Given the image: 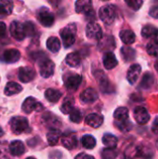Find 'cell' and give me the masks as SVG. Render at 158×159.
<instances>
[{
	"mask_svg": "<svg viewBox=\"0 0 158 159\" xmlns=\"http://www.w3.org/2000/svg\"><path fill=\"white\" fill-rule=\"evenodd\" d=\"M9 126H10L11 131L16 135L25 132L29 129L28 120L22 116H16V117L11 118L9 122Z\"/></svg>",
	"mask_w": 158,
	"mask_h": 159,
	"instance_id": "obj_2",
	"label": "cell"
},
{
	"mask_svg": "<svg viewBox=\"0 0 158 159\" xmlns=\"http://www.w3.org/2000/svg\"><path fill=\"white\" fill-rule=\"evenodd\" d=\"M155 83V77L153 76V75L151 73H145L142 82H141V88L144 89H150Z\"/></svg>",
	"mask_w": 158,
	"mask_h": 159,
	"instance_id": "obj_30",
	"label": "cell"
},
{
	"mask_svg": "<svg viewBox=\"0 0 158 159\" xmlns=\"http://www.w3.org/2000/svg\"><path fill=\"white\" fill-rule=\"evenodd\" d=\"M149 14H150L151 17H153V18L158 20V5L154 6V7H151L150 11H149Z\"/></svg>",
	"mask_w": 158,
	"mask_h": 159,
	"instance_id": "obj_42",
	"label": "cell"
},
{
	"mask_svg": "<svg viewBox=\"0 0 158 159\" xmlns=\"http://www.w3.org/2000/svg\"><path fill=\"white\" fill-rule=\"evenodd\" d=\"M13 10V3L8 0L0 1V18H5L10 15Z\"/></svg>",
	"mask_w": 158,
	"mask_h": 159,
	"instance_id": "obj_23",
	"label": "cell"
},
{
	"mask_svg": "<svg viewBox=\"0 0 158 159\" xmlns=\"http://www.w3.org/2000/svg\"><path fill=\"white\" fill-rule=\"evenodd\" d=\"M45 96H46V99L49 102H57L61 97V92L57 90V89H48L46 90L45 92Z\"/></svg>",
	"mask_w": 158,
	"mask_h": 159,
	"instance_id": "obj_28",
	"label": "cell"
},
{
	"mask_svg": "<svg viewBox=\"0 0 158 159\" xmlns=\"http://www.w3.org/2000/svg\"><path fill=\"white\" fill-rule=\"evenodd\" d=\"M61 37L62 40V44L65 48L71 47L74 41H75V35H76V26L74 24H70L66 27H64L61 32Z\"/></svg>",
	"mask_w": 158,
	"mask_h": 159,
	"instance_id": "obj_1",
	"label": "cell"
},
{
	"mask_svg": "<svg viewBox=\"0 0 158 159\" xmlns=\"http://www.w3.org/2000/svg\"><path fill=\"white\" fill-rule=\"evenodd\" d=\"M117 157V151L115 148H106L102 153V159H115Z\"/></svg>",
	"mask_w": 158,
	"mask_h": 159,
	"instance_id": "obj_37",
	"label": "cell"
},
{
	"mask_svg": "<svg viewBox=\"0 0 158 159\" xmlns=\"http://www.w3.org/2000/svg\"><path fill=\"white\" fill-rule=\"evenodd\" d=\"M155 66H156V70L158 72V60L156 61V64H155Z\"/></svg>",
	"mask_w": 158,
	"mask_h": 159,
	"instance_id": "obj_46",
	"label": "cell"
},
{
	"mask_svg": "<svg viewBox=\"0 0 158 159\" xmlns=\"http://www.w3.org/2000/svg\"><path fill=\"white\" fill-rule=\"evenodd\" d=\"M121 55L126 61H133L135 59L136 52L130 47H123L121 48Z\"/></svg>",
	"mask_w": 158,
	"mask_h": 159,
	"instance_id": "obj_31",
	"label": "cell"
},
{
	"mask_svg": "<svg viewBox=\"0 0 158 159\" xmlns=\"http://www.w3.org/2000/svg\"><path fill=\"white\" fill-rule=\"evenodd\" d=\"M26 159H35V158H34V157H27Z\"/></svg>",
	"mask_w": 158,
	"mask_h": 159,
	"instance_id": "obj_48",
	"label": "cell"
},
{
	"mask_svg": "<svg viewBox=\"0 0 158 159\" xmlns=\"http://www.w3.org/2000/svg\"><path fill=\"white\" fill-rule=\"evenodd\" d=\"M81 61V57L77 52H72L66 57V63L71 67H76Z\"/></svg>",
	"mask_w": 158,
	"mask_h": 159,
	"instance_id": "obj_32",
	"label": "cell"
},
{
	"mask_svg": "<svg viewBox=\"0 0 158 159\" xmlns=\"http://www.w3.org/2000/svg\"><path fill=\"white\" fill-rule=\"evenodd\" d=\"M6 32H7V26H6L5 22L0 21V39L5 36Z\"/></svg>",
	"mask_w": 158,
	"mask_h": 159,
	"instance_id": "obj_43",
	"label": "cell"
},
{
	"mask_svg": "<svg viewBox=\"0 0 158 159\" xmlns=\"http://www.w3.org/2000/svg\"><path fill=\"white\" fill-rule=\"evenodd\" d=\"M147 52L151 56H157L158 55V39L154 38L151 40L147 45Z\"/></svg>",
	"mask_w": 158,
	"mask_h": 159,
	"instance_id": "obj_36",
	"label": "cell"
},
{
	"mask_svg": "<svg viewBox=\"0 0 158 159\" xmlns=\"http://www.w3.org/2000/svg\"><path fill=\"white\" fill-rule=\"evenodd\" d=\"M86 34L89 39L101 40L102 37V27L96 22H89L87 25Z\"/></svg>",
	"mask_w": 158,
	"mask_h": 159,
	"instance_id": "obj_6",
	"label": "cell"
},
{
	"mask_svg": "<svg viewBox=\"0 0 158 159\" xmlns=\"http://www.w3.org/2000/svg\"><path fill=\"white\" fill-rule=\"evenodd\" d=\"M9 152L12 156L15 157H20L23 155V153L25 152L23 143L20 141H13L9 144Z\"/></svg>",
	"mask_w": 158,
	"mask_h": 159,
	"instance_id": "obj_21",
	"label": "cell"
},
{
	"mask_svg": "<svg viewBox=\"0 0 158 159\" xmlns=\"http://www.w3.org/2000/svg\"><path fill=\"white\" fill-rule=\"evenodd\" d=\"M61 144L69 150H72L77 146L76 135L74 132H66L65 134H63L61 138Z\"/></svg>",
	"mask_w": 158,
	"mask_h": 159,
	"instance_id": "obj_12",
	"label": "cell"
},
{
	"mask_svg": "<svg viewBox=\"0 0 158 159\" xmlns=\"http://www.w3.org/2000/svg\"><path fill=\"white\" fill-rule=\"evenodd\" d=\"M117 63L118 61L116 60V57L113 52L108 51L103 55V65L106 69L111 70L115 68L117 65Z\"/></svg>",
	"mask_w": 158,
	"mask_h": 159,
	"instance_id": "obj_20",
	"label": "cell"
},
{
	"mask_svg": "<svg viewBox=\"0 0 158 159\" xmlns=\"http://www.w3.org/2000/svg\"><path fill=\"white\" fill-rule=\"evenodd\" d=\"M37 19L45 27H50L54 23V15L47 7H42L38 10Z\"/></svg>",
	"mask_w": 158,
	"mask_h": 159,
	"instance_id": "obj_4",
	"label": "cell"
},
{
	"mask_svg": "<svg viewBox=\"0 0 158 159\" xmlns=\"http://www.w3.org/2000/svg\"><path fill=\"white\" fill-rule=\"evenodd\" d=\"M156 146H157V148H158V140H157V142H156Z\"/></svg>",
	"mask_w": 158,
	"mask_h": 159,
	"instance_id": "obj_49",
	"label": "cell"
},
{
	"mask_svg": "<svg viewBox=\"0 0 158 159\" xmlns=\"http://www.w3.org/2000/svg\"><path fill=\"white\" fill-rule=\"evenodd\" d=\"M120 35V38L122 40V42L126 45H131L135 42L136 40V35L135 34L131 31V30H129V29H125V30H122L119 34Z\"/></svg>",
	"mask_w": 158,
	"mask_h": 159,
	"instance_id": "obj_22",
	"label": "cell"
},
{
	"mask_svg": "<svg viewBox=\"0 0 158 159\" xmlns=\"http://www.w3.org/2000/svg\"><path fill=\"white\" fill-rule=\"evenodd\" d=\"M20 58V53L16 48H9L7 49L3 54V59L6 62L8 63H14L18 61Z\"/></svg>",
	"mask_w": 158,
	"mask_h": 159,
	"instance_id": "obj_18",
	"label": "cell"
},
{
	"mask_svg": "<svg viewBox=\"0 0 158 159\" xmlns=\"http://www.w3.org/2000/svg\"><path fill=\"white\" fill-rule=\"evenodd\" d=\"M35 71L34 68L29 67V66H24L20 67L19 69V79L23 82V83H28L31 82L32 80L34 79L35 77Z\"/></svg>",
	"mask_w": 158,
	"mask_h": 159,
	"instance_id": "obj_9",
	"label": "cell"
},
{
	"mask_svg": "<svg viewBox=\"0 0 158 159\" xmlns=\"http://www.w3.org/2000/svg\"><path fill=\"white\" fill-rule=\"evenodd\" d=\"M54 67H55L54 62L48 59L41 61L39 64V72H40L41 76L44 78L50 77L54 73Z\"/></svg>",
	"mask_w": 158,
	"mask_h": 159,
	"instance_id": "obj_8",
	"label": "cell"
},
{
	"mask_svg": "<svg viewBox=\"0 0 158 159\" xmlns=\"http://www.w3.org/2000/svg\"><path fill=\"white\" fill-rule=\"evenodd\" d=\"M21 109L23 110V112H25L26 114H30L33 111H41L44 109L43 105L37 101L35 100L34 97H28L27 99H25V101L22 103Z\"/></svg>",
	"mask_w": 158,
	"mask_h": 159,
	"instance_id": "obj_5",
	"label": "cell"
},
{
	"mask_svg": "<svg viewBox=\"0 0 158 159\" xmlns=\"http://www.w3.org/2000/svg\"><path fill=\"white\" fill-rule=\"evenodd\" d=\"M100 19L107 25H110L114 22L116 16L115 7L113 5H105L100 8L99 11Z\"/></svg>",
	"mask_w": 158,
	"mask_h": 159,
	"instance_id": "obj_3",
	"label": "cell"
},
{
	"mask_svg": "<svg viewBox=\"0 0 158 159\" xmlns=\"http://www.w3.org/2000/svg\"><path fill=\"white\" fill-rule=\"evenodd\" d=\"M75 159H95L92 156H89L88 154H85V153H81V154H78Z\"/></svg>",
	"mask_w": 158,
	"mask_h": 159,
	"instance_id": "obj_44",
	"label": "cell"
},
{
	"mask_svg": "<svg viewBox=\"0 0 158 159\" xmlns=\"http://www.w3.org/2000/svg\"><path fill=\"white\" fill-rule=\"evenodd\" d=\"M126 3L129 7H130L134 10H139L143 4L142 0H129V1H126Z\"/></svg>",
	"mask_w": 158,
	"mask_h": 159,
	"instance_id": "obj_41",
	"label": "cell"
},
{
	"mask_svg": "<svg viewBox=\"0 0 158 159\" xmlns=\"http://www.w3.org/2000/svg\"><path fill=\"white\" fill-rule=\"evenodd\" d=\"M23 27H24V32H25L26 36H30L34 34L35 28H34V25L31 21H27L23 23Z\"/></svg>",
	"mask_w": 158,
	"mask_h": 159,
	"instance_id": "obj_40",
	"label": "cell"
},
{
	"mask_svg": "<svg viewBox=\"0 0 158 159\" xmlns=\"http://www.w3.org/2000/svg\"><path fill=\"white\" fill-rule=\"evenodd\" d=\"M152 130L154 133L156 134H158V117L154 121L153 123V126H152Z\"/></svg>",
	"mask_w": 158,
	"mask_h": 159,
	"instance_id": "obj_45",
	"label": "cell"
},
{
	"mask_svg": "<svg viewBox=\"0 0 158 159\" xmlns=\"http://www.w3.org/2000/svg\"><path fill=\"white\" fill-rule=\"evenodd\" d=\"M61 131L60 129H50L47 134V140L50 146H54L58 143L61 138Z\"/></svg>",
	"mask_w": 158,
	"mask_h": 159,
	"instance_id": "obj_26",
	"label": "cell"
},
{
	"mask_svg": "<svg viewBox=\"0 0 158 159\" xmlns=\"http://www.w3.org/2000/svg\"><path fill=\"white\" fill-rule=\"evenodd\" d=\"M115 125L117 126V128L121 130V131H129L132 128V124L127 120V121H124V122H115Z\"/></svg>",
	"mask_w": 158,
	"mask_h": 159,
	"instance_id": "obj_39",
	"label": "cell"
},
{
	"mask_svg": "<svg viewBox=\"0 0 158 159\" xmlns=\"http://www.w3.org/2000/svg\"><path fill=\"white\" fill-rule=\"evenodd\" d=\"M98 92L94 89H85L81 95H80V99L83 102L85 103H89V102H93L98 99Z\"/></svg>",
	"mask_w": 158,
	"mask_h": 159,
	"instance_id": "obj_19",
	"label": "cell"
},
{
	"mask_svg": "<svg viewBox=\"0 0 158 159\" xmlns=\"http://www.w3.org/2000/svg\"><path fill=\"white\" fill-rule=\"evenodd\" d=\"M141 72H142V67L140 64L135 63L129 67L128 74H127V79L129 82V84L133 85L137 82V80L141 75Z\"/></svg>",
	"mask_w": 158,
	"mask_h": 159,
	"instance_id": "obj_15",
	"label": "cell"
},
{
	"mask_svg": "<svg viewBox=\"0 0 158 159\" xmlns=\"http://www.w3.org/2000/svg\"><path fill=\"white\" fill-rule=\"evenodd\" d=\"M70 115V119L74 123H80L82 121V114L78 109L74 108L73 111L69 114Z\"/></svg>",
	"mask_w": 158,
	"mask_h": 159,
	"instance_id": "obj_38",
	"label": "cell"
},
{
	"mask_svg": "<svg viewBox=\"0 0 158 159\" xmlns=\"http://www.w3.org/2000/svg\"><path fill=\"white\" fill-rule=\"evenodd\" d=\"M133 116H134L136 122L140 125H145L150 119V115H149L148 111L146 110V108H144L142 106L136 107L134 110Z\"/></svg>",
	"mask_w": 158,
	"mask_h": 159,
	"instance_id": "obj_11",
	"label": "cell"
},
{
	"mask_svg": "<svg viewBox=\"0 0 158 159\" xmlns=\"http://www.w3.org/2000/svg\"><path fill=\"white\" fill-rule=\"evenodd\" d=\"M9 32L10 34L16 39V40H23L26 37L23 24L19 21H12L9 26Z\"/></svg>",
	"mask_w": 158,
	"mask_h": 159,
	"instance_id": "obj_7",
	"label": "cell"
},
{
	"mask_svg": "<svg viewBox=\"0 0 158 159\" xmlns=\"http://www.w3.org/2000/svg\"><path fill=\"white\" fill-rule=\"evenodd\" d=\"M75 10L77 13H85L87 16L94 13L92 9V2L89 0H80L75 2Z\"/></svg>",
	"mask_w": 158,
	"mask_h": 159,
	"instance_id": "obj_14",
	"label": "cell"
},
{
	"mask_svg": "<svg viewBox=\"0 0 158 159\" xmlns=\"http://www.w3.org/2000/svg\"><path fill=\"white\" fill-rule=\"evenodd\" d=\"M73 104H74L73 99L66 98V99L63 101V102H62V104H61V112H62L64 115L70 114V113L73 111V109H74V105H73Z\"/></svg>",
	"mask_w": 158,
	"mask_h": 159,
	"instance_id": "obj_35",
	"label": "cell"
},
{
	"mask_svg": "<svg viewBox=\"0 0 158 159\" xmlns=\"http://www.w3.org/2000/svg\"><path fill=\"white\" fill-rule=\"evenodd\" d=\"M82 82V77L79 75H72L64 82V86L69 90H76Z\"/></svg>",
	"mask_w": 158,
	"mask_h": 159,
	"instance_id": "obj_16",
	"label": "cell"
},
{
	"mask_svg": "<svg viewBox=\"0 0 158 159\" xmlns=\"http://www.w3.org/2000/svg\"><path fill=\"white\" fill-rule=\"evenodd\" d=\"M95 77H96L97 81L99 82L100 88H101V89L102 90V92L109 93V92H112V91H113V87H112L110 81L108 80L107 76L104 75L103 72L98 71V72L95 74Z\"/></svg>",
	"mask_w": 158,
	"mask_h": 159,
	"instance_id": "obj_10",
	"label": "cell"
},
{
	"mask_svg": "<svg viewBox=\"0 0 158 159\" xmlns=\"http://www.w3.org/2000/svg\"><path fill=\"white\" fill-rule=\"evenodd\" d=\"M115 122H124L129 120V109L126 107H119L114 113Z\"/></svg>",
	"mask_w": 158,
	"mask_h": 159,
	"instance_id": "obj_25",
	"label": "cell"
},
{
	"mask_svg": "<svg viewBox=\"0 0 158 159\" xmlns=\"http://www.w3.org/2000/svg\"><path fill=\"white\" fill-rule=\"evenodd\" d=\"M85 123L92 128H99L102 125L103 123V116L99 115V114H90L88 115L86 119H85Z\"/></svg>",
	"mask_w": 158,
	"mask_h": 159,
	"instance_id": "obj_17",
	"label": "cell"
},
{
	"mask_svg": "<svg viewBox=\"0 0 158 159\" xmlns=\"http://www.w3.org/2000/svg\"><path fill=\"white\" fill-rule=\"evenodd\" d=\"M102 143L107 148H115L117 145V138L112 134H105L102 137Z\"/></svg>",
	"mask_w": 158,
	"mask_h": 159,
	"instance_id": "obj_33",
	"label": "cell"
},
{
	"mask_svg": "<svg viewBox=\"0 0 158 159\" xmlns=\"http://www.w3.org/2000/svg\"><path fill=\"white\" fill-rule=\"evenodd\" d=\"M81 143L83 147L86 149H93L96 146V140L91 135H85L81 139Z\"/></svg>",
	"mask_w": 158,
	"mask_h": 159,
	"instance_id": "obj_34",
	"label": "cell"
},
{
	"mask_svg": "<svg viewBox=\"0 0 158 159\" xmlns=\"http://www.w3.org/2000/svg\"><path fill=\"white\" fill-rule=\"evenodd\" d=\"M142 35L145 38H156L158 35L157 28L153 25H145L142 30Z\"/></svg>",
	"mask_w": 158,
	"mask_h": 159,
	"instance_id": "obj_27",
	"label": "cell"
},
{
	"mask_svg": "<svg viewBox=\"0 0 158 159\" xmlns=\"http://www.w3.org/2000/svg\"><path fill=\"white\" fill-rule=\"evenodd\" d=\"M3 134H4V131H3L2 128L0 127V137H1V136H3Z\"/></svg>",
	"mask_w": 158,
	"mask_h": 159,
	"instance_id": "obj_47",
	"label": "cell"
},
{
	"mask_svg": "<svg viewBox=\"0 0 158 159\" xmlns=\"http://www.w3.org/2000/svg\"><path fill=\"white\" fill-rule=\"evenodd\" d=\"M21 90H22V88L18 83H16V82H8L6 85L4 93L7 96H12L14 94H18V93L21 92Z\"/></svg>",
	"mask_w": 158,
	"mask_h": 159,
	"instance_id": "obj_24",
	"label": "cell"
},
{
	"mask_svg": "<svg viewBox=\"0 0 158 159\" xmlns=\"http://www.w3.org/2000/svg\"><path fill=\"white\" fill-rule=\"evenodd\" d=\"M47 48L51 52H58L61 48V41L58 37L51 36L47 40Z\"/></svg>",
	"mask_w": 158,
	"mask_h": 159,
	"instance_id": "obj_29",
	"label": "cell"
},
{
	"mask_svg": "<svg viewBox=\"0 0 158 159\" xmlns=\"http://www.w3.org/2000/svg\"><path fill=\"white\" fill-rule=\"evenodd\" d=\"M42 121H43L44 125L47 126L50 129H59V128L61 125L60 120L50 113L44 114L42 116Z\"/></svg>",
	"mask_w": 158,
	"mask_h": 159,
	"instance_id": "obj_13",
	"label": "cell"
}]
</instances>
